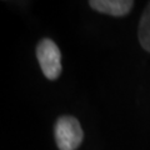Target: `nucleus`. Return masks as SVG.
Instances as JSON below:
<instances>
[{
	"instance_id": "obj_1",
	"label": "nucleus",
	"mask_w": 150,
	"mask_h": 150,
	"mask_svg": "<svg viewBox=\"0 0 150 150\" xmlns=\"http://www.w3.org/2000/svg\"><path fill=\"white\" fill-rule=\"evenodd\" d=\"M83 130L78 119L62 116L55 125V140L60 150H76L83 142Z\"/></svg>"
},
{
	"instance_id": "obj_2",
	"label": "nucleus",
	"mask_w": 150,
	"mask_h": 150,
	"mask_svg": "<svg viewBox=\"0 0 150 150\" xmlns=\"http://www.w3.org/2000/svg\"><path fill=\"white\" fill-rule=\"evenodd\" d=\"M36 58L43 74L50 80H55L62 73V53L53 40L43 39L36 46Z\"/></svg>"
},
{
	"instance_id": "obj_3",
	"label": "nucleus",
	"mask_w": 150,
	"mask_h": 150,
	"mask_svg": "<svg viewBox=\"0 0 150 150\" xmlns=\"http://www.w3.org/2000/svg\"><path fill=\"white\" fill-rule=\"evenodd\" d=\"M94 10L111 16H124L134 5L131 0H91L89 1Z\"/></svg>"
},
{
	"instance_id": "obj_4",
	"label": "nucleus",
	"mask_w": 150,
	"mask_h": 150,
	"mask_svg": "<svg viewBox=\"0 0 150 150\" xmlns=\"http://www.w3.org/2000/svg\"><path fill=\"white\" fill-rule=\"evenodd\" d=\"M139 41L143 48L150 53V1L143 13L139 24Z\"/></svg>"
}]
</instances>
